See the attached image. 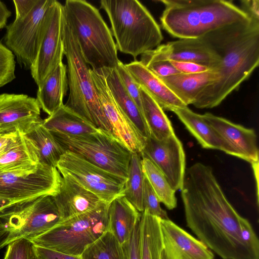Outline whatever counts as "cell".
Segmentation results:
<instances>
[{
  "instance_id": "cell-36",
  "label": "cell",
  "mask_w": 259,
  "mask_h": 259,
  "mask_svg": "<svg viewBox=\"0 0 259 259\" xmlns=\"http://www.w3.org/2000/svg\"><path fill=\"white\" fill-rule=\"evenodd\" d=\"M116 69L125 90L144 117L140 85L127 70L125 65L120 60Z\"/></svg>"
},
{
  "instance_id": "cell-31",
  "label": "cell",
  "mask_w": 259,
  "mask_h": 259,
  "mask_svg": "<svg viewBox=\"0 0 259 259\" xmlns=\"http://www.w3.org/2000/svg\"><path fill=\"white\" fill-rule=\"evenodd\" d=\"M143 115L151 136L157 140H162L175 134L174 130L164 110L153 98L141 87Z\"/></svg>"
},
{
  "instance_id": "cell-13",
  "label": "cell",
  "mask_w": 259,
  "mask_h": 259,
  "mask_svg": "<svg viewBox=\"0 0 259 259\" xmlns=\"http://www.w3.org/2000/svg\"><path fill=\"white\" fill-rule=\"evenodd\" d=\"M65 21L63 5L53 0L47 11L37 55L30 69L31 76L37 87L63 62Z\"/></svg>"
},
{
  "instance_id": "cell-49",
  "label": "cell",
  "mask_w": 259,
  "mask_h": 259,
  "mask_svg": "<svg viewBox=\"0 0 259 259\" xmlns=\"http://www.w3.org/2000/svg\"></svg>"
},
{
  "instance_id": "cell-42",
  "label": "cell",
  "mask_w": 259,
  "mask_h": 259,
  "mask_svg": "<svg viewBox=\"0 0 259 259\" xmlns=\"http://www.w3.org/2000/svg\"><path fill=\"white\" fill-rule=\"evenodd\" d=\"M169 61L180 73L183 74L198 73L213 70L205 66L191 62Z\"/></svg>"
},
{
  "instance_id": "cell-22",
  "label": "cell",
  "mask_w": 259,
  "mask_h": 259,
  "mask_svg": "<svg viewBox=\"0 0 259 259\" xmlns=\"http://www.w3.org/2000/svg\"><path fill=\"white\" fill-rule=\"evenodd\" d=\"M172 112L177 115L202 148L221 150L235 156L231 146L205 121L202 115L193 112L187 106Z\"/></svg>"
},
{
  "instance_id": "cell-14",
  "label": "cell",
  "mask_w": 259,
  "mask_h": 259,
  "mask_svg": "<svg viewBox=\"0 0 259 259\" xmlns=\"http://www.w3.org/2000/svg\"><path fill=\"white\" fill-rule=\"evenodd\" d=\"M90 73L113 136L132 153L140 154L146 138L141 134L115 102L100 69H90Z\"/></svg>"
},
{
  "instance_id": "cell-11",
  "label": "cell",
  "mask_w": 259,
  "mask_h": 259,
  "mask_svg": "<svg viewBox=\"0 0 259 259\" xmlns=\"http://www.w3.org/2000/svg\"><path fill=\"white\" fill-rule=\"evenodd\" d=\"M56 167L61 176H69L106 203L124 196L127 178L95 165L74 153L66 151Z\"/></svg>"
},
{
  "instance_id": "cell-27",
  "label": "cell",
  "mask_w": 259,
  "mask_h": 259,
  "mask_svg": "<svg viewBox=\"0 0 259 259\" xmlns=\"http://www.w3.org/2000/svg\"><path fill=\"white\" fill-rule=\"evenodd\" d=\"M42 120L34 123L23 135L33 146L40 163L56 167L66 151L44 126Z\"/></svg>"
},
{
  "instance_id": "cell-41",
  "label": "cell",
  "mask_w": 259,
  "mask_h": 259,
  "mask_svg": "<svg viewBox=\"0 0 259 259\" xmlns=\"http://www.w3.org/2000/svg\"><path fill=\"white\" fill-rule=\"evenodd\" d=\"M36 259H81L80 256L70 255L33 245Z\"/></svg>"
},
{
  "instance_id": "cell-2",
  "label": "cell",
  "mask_w": 259,
  "mask_h": 259,
  "mask_svg": "<svg viewBox=\"0 0 259 259\" xmlns=\"http://www.w3.org/2000/svg\"><path fill=\"white\" fill-rule=\"evenodd\" d=\"M219 57L218 80L193 104L199 109L219 105L247 80L259 65V20L250 17L200 37Z\"/></svg>"
},
{
  "instance_id": "cell-28",
  "label": "cell",
  "mask_w": 259,
  "mask_h": 259,
  "mask_svg": "<svg viewBox=\"0 0 259 259\" xmlns=\"http://www.w3.org/2000/svg\"><path fill=\"white\" fill-rule=\"evenodd\" d=\"M42 124L50 132L71 136L89 134L99 130L68 109L64 104L43 120Z\"/></svg>"
},
{
  "instance_id": "cell-35",
  "label": "cell",
  "mask_w": 259,
  "mask_h": 259,
  "mask_svg": "<svg viewBox=\"0 0 259 259\" xmlns=\"http://www.w3.org/2000/svg\"><path fill=\"white\" fill-rule=\"evenodd\" d=\"M13 53L0 41V88L15 78V61Z\"/></svg>"
},
{
  "instance_id": "cell-24",
  "label": "cell",
  "mask_w": 259,
  "mask_h": 259,
  "mask_svg": "<svg viewBox=\"0 0 259 259\" xmlns=\"http://www.w3.org/2000/svg\"><path fill=\"white\" fill-rule=\"evenodd\" d=\"M107 231L111 232L119 242L126 244L140 220L141 212L123 195L109 204Z\"/></svg>"
},
{
  "instance_id": "cell-46",
  "label": "cell",
  "mask_w": 259,
  "mask_h": 259,
  "mask_svg": "<svg viewBox=\"0 0 259 259\" xmlns=\"http://www.w3.org/2000/svg\"><path fill=\"white\" fill-rule=\"evenodd\" d=\"M240 8L249 17L259 20V1L242 0L240 1Z\"/></svg>"
},
{
  "instance_id": "cell-15",
  "label": "cell",
  "mask_w": 259,
  "mask_h": 259,
  "mask_svg": "<svg viewBox=\"0 0 259 259\" xmlns=\"http://www.w3.org/2000/svg\"><path fill=\"white\" fill-rule=\"evenodd\" d=\"M140 155L157 166L175 191L181 189L186 170L185 154L175 134L160 141L151 136L146 138Z\"/></svg>"
},
{
  "instance_id": "cell-32",
  "label": "cell",
  "mask_w": 259,
  "mask_h": 259,
  "mask_svg": "<svg viewBox=\"0 0 259 259\" xmlns=\"http://www.w3.org/2000/svg\"><path fill=\"white\" fill-rule=\"evenodd\" d=\"M141 156V165L143 174L147 179L160 202L167 209L172 210L177 205L176 191L171 188L166 178L148 158Z\"/></svg>"
},
{
  "instance_id": "cell-16",
  "label": "cell",
  "mask_w": 259,
  "mask_h": 259,
  "mask_svg": "<svg viewBox=\"0 0 259 259\" xmlns=\"http://www.w3.org/2000/svg\"><path fill=\"white\" fill-rule=\"evenodd\" d=\"M141 56L148 59L191 62L213 70H217L220 63L218 55L200 38L167 42Z\"/></svg>"
},
{
  "instance_id": "cell-20",
  "label": "cell",
  "mask_w": 259,
  "mask_h": 259,
  "mask_svg": "<svg viewBox=\"0 0 259 259\" xmlns=\"http://www.w3.org/2000/svg\"><path fill=\"white\" fill-rule=\"evenodd\" d=\"M53 197L61 222L90 211L103 202L67 175H62L59 190Z\"/></svg>"
},
{
  "instance_id": "cell-37",
  "label": "cell",
  "mask_w": 259,
  "mask_h": 259,
  "mask_svg": "<svg viewBox=\"0 0 259 259\" xmlns=\"http://www.w3.org/2000/svg\"><path fill=\"white\" fill-rule=\"evenodd\" d=\"M160 203L156 194L145 177L143 193V210H146L150 214L161 219H168L166 211L161 208Z\"/></svg>"
},
{
  "instance_id": "cell-18",
  "label": "cell",
  "mask_w": 259,
  "mask_h": 259,
  "mask_svg": "<svg viewBox=\"0 0 259 259\" xmlns=\"http://www.w3.org/2000/svg\"><path fill=\"white\" fill-rule=\"evenodd\" d=\"M160 223L161 259H214L213 252L203 243L169 219H160Z\"/></svg>"
},
{
  "instance_id": "cell-10",
  "label": "cell",
  "mask_w": 259,
  "mask_h": 259,
  "mask_svg": "<svg viewBox=\"0 0 259 259\" xmlns=\"http://www.w3.org/2000/svg\"><path fill=\"white\" fill-rule=\"evenodd\" d=\"M53 0H37L27 15L15 18L6 27V46L13 53L19 65L30 70L34 64L41 39L47 11Z\"/></svg>"
},
{
  "instance_id": "cell-21",
  "label": "cell",
  "mask_w": 259,
  "mask_h": 259,
  "mask_svg": "<svg viewBox=\"0 0 259 259\" xmlns=\"http://www.w3.org/2000/svg\"><path fill=\"white\" fill-rule=\"evenodd\" d=\"M136 81L157 103L163 110L187 106L157 76L146 68L140 61L124 64Z\"/></svg>"
},
{
  "instance_id": "cell-19",
  "label": "cell",
  "mask_w": 259,
  "mask_h": 259,
  "mask_svg": "<svg viewBox=\"0 0 259 259\" xmlns=\"http://www.w3.org/2000/svg\"><path fill=\"white\" fill-rule=\"evenodd\" d=\"M202 116L229 144L235 152V156L251 164L258 163L257 137L253 129L246 128L210 113H205Z\"/></svg>"
},
{
  "instance_id": "cell-17",
  "label": "cell",
  "mask_w": 259,
  "mask_h": 259,
  "mask_svg": "<svg viewBox=\"0 0 259 259\" xmlns=\"http://www.w3.org/2000/svg\"><path fill=\"white\" fill-rule=\"evenodd\" d=\"M36 98L24 94H0V134L19 132L23 134L41 119Z\"/></svg>"
},
{
  "instance_id": "cell-44",
  "label": "cell",
  "mask_w": 259,
  "mask_h": 259,
  "mask_svg": "<svg viewBox=\"0 0 259 259\" xmlns=\"http://www.w3.org/2000/svg\"><path fill=\"white\" fill-rule=\"evenodd\" d=\"M22 135L19 132L0 134V157L18 143Z\"/></svg>"
},
{
  "instance_id": "cell-40",
  "label": "cell",
  "mask_w": 259,
  "mask_h": 259,
  "mask_svg": "<svg viewBox=\"0 0 259 259\" xmlns=\"http://www.w3.org/2000/svg\"><path fill=\"white\" fill-rule=\"evenodd\" d=\"M241 238L244 244L255 254L259 255V241L248 220L242 217L240 222Z\"/></svg>"
},
{
  "instance_id": "cell-48",
  "label": "cell",
  "mask_w": 259,
  "mask_h": 259,
  "mask_svg": "<svg viewBox=\"0 0 259 259\" xmlns=\"http://www.w3.org/2000/svg\"><path fill=\"white\" fill-rule=\"evenodd\" d=\"M14 204L15 203L10 200L0 198V211Z\"/></svg>"
},
{
  "instance_id": "cell-26",
  "label": "cell",
  "mask_w": 259,
  "mask_h": 259,
  "mask_svg": "<svg viewBox=\"0 0 259 259\" xmlns=\"http://www.w3.org/2000/svg\"><path fill=\"white\" fill-rule=\"evenodd\" d=\"M115 102L145 138L150 132L138 106L125 90L116 68L100 69Z\"/></svg>"
},
{
  "instance_id": "cell-9",
  "label": "cell",
  "mask_w": 259,
  "mask_h": 259,
  "mask_svg": "<svg viewBox=\"0 0 259 259\" xmlns=\"http://www.w3.org/2000/svg\"><path fill=\"white\" fill-rule=\"evenodd\" d=\"M51 133L65 151L74 153L95 165L127 178L132 152L112 134L101 130L78 136Z\"/></svg>"
},
{
  "instance_id": "cell-6",
  "label": "cell",
  "mask_w": 259,
  "mask_h": 259,
  "mask_svg": "<svg viewBox=\"0 0 259 259\" xmlns=\"http://www.w3.org/2000/svg\"><path fill=\"white\" fill-rule=\"evenodd\" d=\"M63 39L69 91L65 106L97 128L112 134L91 77V68L84 60L76 38L66 19Z\"/></svg>"
},
{
  "instance_id": "cell-43",
  "label": "cell",
  "mask_w": 259,
  "mask_h": 259,
  "mask_svg": "<svg viewBox=\"0 0 259 259\" xmlns=\"http://www.w3.org/2000/svg\"><path fill=\"white\" fill-rule=\"evenodd\" d=\"M139 224L140 221L136 225L130 239L126 244L128 259H141Z\"/></svg>"
},
{
  "instance_id": "cell-5",
  "label": "cell",
  "mask_w": 259,
  "mask_h": 259,
  "mask_svg": "<svg viewBox=\"0 0 259 259\" xmlns=\"http://www.w3.org/2000/svg\"><path fill=\"white\" fill-rule=\"evenodd\" d=\"M65 19L92 69L116 68L119 60L111 30L99 10L84 0H67Z\"/></svg>"
},
{
  "instance_id": "cell-12",
  "label": "cell",
  "mask_w": 259,
  "mask_h": 259,
  "mask_svg": "<svg viewBox=\"0 0 259 259\" xmlns=\"http://www.w3.org/2000/svg\"><path fill=\"white\" fill-rule=\"evenodd\" d=\"M61 178L57 167L42 163L36 170L0 172V198L17 203L54 195Z\"/></svg>"
},
{
  "instance_id": "cell-4",
  "label": "cell",
  "mask_w": 259,
  "mask_h": 259,
  "mask_svg": "<svg viewBox=\"0 0 259 259\" xmlns=\"http://www.w3.org/2000/svg\"><path fill=\"white\" fill-rule=\"evenodd\" d=\"M117 50L135 60L155 49L163 39L159 25L148 10L137 0H101Z\"/></svg>"
},
{
  "instance_id": "cell-8",
  "label": "cell",
  "mask_w": 259,
  "mask_h": 259,
  "mask_svg": "<svg viewBox=\"0 0 259 259\" xmlns=\"http://www.w3.org/2000/svg\"><path fill=\"white\" fill-rule=\"evenodd\" d=\"M109 204L102 202L95 209L62 221L30 241L35 246L80 256L107 231Z\"/></svg>"
},
{
  "instance_id": "cell-30",
  "label": "cell",
  "mask_w": 259,
  "mask_h": 259,
  "mask_svg": "<svg viewBox=\"0 0 259 259\" xmlns=\"http://www.w3.org/2000/svg\"><path fill=\"white\" fill-rule=\"evenodd\" d=\"M40 164L33 146L22 134L18 143L0 157V172L36 170Z\"/></svg>"
},
{
  "instance_id": "cell-45",
  "label": "cell",
  "mask_w": 259,
  "mask_h": 259,
  "mask_svg": "<svg viewBox=\"0 0 259 259\" xmlns=\"http://www.w3.org/2000/svg\"><path fill=\"white\" fill-rule=\"evenodd\" d=\"M37 0H14L16 16L21 17L29 13L36 5Z\"/></svg>"
},
{
  "instance_id": "cell-34",
  "label": "cell",
  "mask_w": 259,
  "mask_h": 259,
  "mask_svg": "<svg viewBox=\"0 0 259 259\" xmlns=\"http://www.w3.org/2000/svg\"><path fill=\"white\" fill-rule=\"evenodd\" d=\"M145 176L143 174L141 156L132 153L129 163L124 196L140 212L143 211V193Z\"/></svg>"
},
{
  "instance_id": "cell-33",
  "label": "cell",
  "mask_w": 259,
  "mask_h": 259,
  "mask_svg": "<svg viewBox=\"0 0 259 259\" xmlns=\"http://www.w3.org/2000/svg\"><path fill=\"white\" fill-rule=\"evenodd\" d=\"M80 257L81 259H128L126 244H121L109 231L88 246Z\"/></svg>"
},
{
  "instance_id": "cell-7",
  "label": "cell",
  "mask_w": 259,
  "mask_h": 259,
  "mask_svg": "<svg viewBox=\"0 0 259 259\" xmlns=\"http://www.w3.org/2000/svg\"><path fill=\"white\" fill-rule=\"evenodd\" d=\"M60 222L53 195L11 205L0 211V249L18 239L31 240Z\"/></svg>"
},
{
  "instance_id": "cell-3",
  "label": "cell",
  "mask_w": 259,
  "mask_h": 259,
  "mask_svg": "<svg viewBox=\"0 0 259 259\" xmlns=\"http://www.w3.org/2000/svg\"><path fill=\"white\" fill-rule=\"evenodd\" d=\"M162 27L179 39L198 38L213 30L250 18L232 1L161 0Z\"/></svg>"
},
{
  "instance_id": "cell-39",
  "label": "cell",
  "mask_w": 259,
  "mask_h": 259,
  "mask_svg": "<svg viewBox=\"0 0 259 259\" xmlns=\"http://www.w3.org/2000/svg\"><path fill=\"white\" fill-rule=\"evenodd\" d=\"M140 61L146 68L159 78L180 73L169 60L148 59L141 57Z\"/></svg>"
},
{
  "instance_id": "cell-1",
  "label": "cell",
  "mask_w": 259,
  "mask_h": 259,
  "mask_svg": "<svg viewBox=\"0 0 259 259\" xmlns=\"http://www.w3.org/2000/svg\"><path fill=\"white\" fill-rule=\"evenodd\" d=\"M181 190L187 226L198 239L223 259H259L243 243L242 217L210 166L197 162L186 168Z\"/></svg>"
},
{
  "instance_id": "cell-47",
  "label": "cell",
  "mask_w": 259,
  "mask_h": 259,
  "mask_svg": "<svg viewBox=\"0 0 259 259\" xmlns=\"http://www.w3.org/2000/svg\"><path fill=\"white\" fill-rule=\"evenodd\" d=\"M11 15V12L6 5L0 1V29L7 27L8 18Z\"/></svg>"
},
{
  "instance_id": "cell-23",
  "label": "cell",
  "mask_w": 259,
  "mask_h": 259,
  "mask_svg": "<svg viewBox=\"0 0 259 259\" xmlns=\"http://www.w3.org/2000/svg\"><path fill=\"white\" fill-rule=\"evenodd\" d=\"M216 69L194 73H180L159 78L186 105H193L201 93L219 79Z\"/></svg>"
},
{
  "instance_id": "cell-25",
  "label": "cell",
  "mask_w": 259,
  "mask_h": 259,
  "mask_svg": "<svg viewBox=\"0 0 259 259\" xmlns=\"http://www.w3.org/2000/svg\"><path fill=\"white\" fill-rule=\"evenodd\" d=\"M68 90L66 65L61 63L38 87L36 99L49 116L64 105Z\"/></svg>"
},
{
  "instance_id": "cell-29",
  "label": "cell",
  "mask_w": 259,
  "mask_h": 259,
  "mask_svg": "<svg viewBox=\"0 0 259 259\" xmlns=\"http://www.w3.org/2000/svg\"><path fill=\"white\" fill-rule=\"evenodd\" d=\"M160 220L146 210L141 212L139 224L141 259H161L163 242Z\"/></svg>"
},
{
  "instance_id": "cell-38",
  "label": "cell",
  "mask_w": 259,
  "mask_h": 259,
  "mask_svg": "<svg viewBox=\"0 0 259 259\" xmlns=\"http://www.w3.org/2000/svg\"><path fill=\"white\" fill-rule=\"evenodd\" d=\"M3 259H36L33 244L29 240H17L8 245Z\"/></svg>"
}]
</instances>
